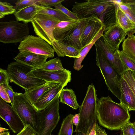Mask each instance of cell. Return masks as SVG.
<instances>
[{
    "mask_svg": "<svg viewBox=\"0 0 135 135\" xmlns=\"http://www.w3.org/2000/svg\"><path fill=\"white\" fill-rule=\"evenodd\" d=\"M44 70L48 71L65 70L61 62L58 57H56L46 62L40 68Z\"/></svg>",
    "mask_w": 135,
    "mask_h": 135,
    "instance_id": "obj_29",
    "label": "cell"
},
{
    "mask_svg": "<svg viewBox=\"0 0 135 135\" xmlns=\"http://www.w3.org/2000/svg\"><path fill=\"white\" fill-rule=\"evenodd\" d=\"M64 1V0H39L38 4L45 7H55Z\"/></svg>",
    "mask_w": 135,
    "mask_h": 135,
    "instance_id": "obj_38",
    "label": "cell"
},
{
    "mask_svg": "<svg viewBox=\"0 0 135 135\" xmlns=\"http://www.w3.org/2000/svg\"><path fill=\"white\" fill-rule=\"evenodd\" d=\"M104 55L117 73L120 76L127 70L119 56V50L112 48L108 44L103 36L94 44Z\"/></svg>",
    "mask_w": 135,
    "mask_h": 135,
    "instance_id": "obj_11",
    "label": "cell"
},
{
    "mask_svg": "<svg viewBox=\"0 0 135 135\" xmlns=\"http://www.w3.org/2000/svg\"><path fill=\"white\" fill-rule=\"evenodd\" d=\"M95 131L96 135H107L105 130L102 129L97 123L96 124Z\"/></svg>",
    "mask_w": 135,
    "mask_h": 135,
    "instance_id": "obj_43",
    "label": "cell"
},
{
    "mask_svg": "<svg viewBox=\"0 0 135 135\" xmlns=\"http://www.w3.org/2000/svg\"><path fill=\"white\" fill-rule=\"evenodd\" d=\"M8 129L4 128L1 127L0 128V132H1L5 131H8Z\"/></svg>",
    "mask_w": 135,
    "mask_h": 135,
    "instance_id": "obj_48",
    "label": "cell"
},
{
    "mask_svg": "<svg viewBox=\"0 0 135 135\" xmlns=\"http://www.w3.org/2000/svg\"><path fill=\"white\" fill-rule=\"evenodd\" d=\"M96 65L99 68L108 89L120 100V79L117 73L100 50L95 46Z\"/></svg>",
    "mask_w": 135,
    "mask_h": 135,
    "instance_id": "obj_6",
    "label": "cell"
},
{
    "mask_svg": "<svg viewBox=\"0 0 135 135\" xmlns=\"http://www.w3.org/2000/svg\"><path fill=\"white\" fill-rule=\"evenodd\" d=\"M38 13L52 16L57 18L60 21L74 20L59 10L50 7H45L40 11Z\"/></svg>",
    "mask_w": 135,
    "mask_h": 135,
    "instance_id": "obj_28",
    "label": "cell"
},
{
    "mask_svg": "<svg viewBox=\"0 0 135 135\" xmlns=\"http://www.w3.org/2000/svg\"><path fill=\"white\" fill-rule=\"evenodd\" d=\"M114 3L112 0H88L75 2L72 10L79 19L96 16L103 22L106 12Z\"/></svg>",
    "mask_w": 135,
    "mask_h": 135,
    "instance_id": "obj_5",
    "label": "cell"
},
{
    "mask_svg": "<svg viewBox=\"0 0 135 135\" xmlns=\"http://www.w3.org/2000/svg\"><path fill=\"white\" fill-rule=\"evenodd\" d=\"M61 91L45 108L37 111L40 122L38 135H51L60 120L59 99Z\"/></svg>",
    "mask_w": 135,
    "mask_h": 135,
    "instance_id": "obj_8",
    "label": "cell"
},
{
    "mask_svg": "<svg viewBox=\"0 0 135 135\" xmlns=\"http://www.w3.org/2000/svg\"><path fill=\"white\" fill-rule=\"evenodd\" d=\"M63 88L59 83L46 91L33 105L35 109L39 111L45 108Z\"/></svg>",
    "mask_w": 135,
    "mask_h": 135,
    "instance_id": "obj_19",
    "label": "cell"
},
{
    "mask_svg": "<svg viewBox=\"0 0 135 135\" xmlns=\"http://www.w3.org/2000/svg\"><path fill=\"white\" fill-rule=\"evenodd\" d=\"M16 11L15 7L7 2H0V18L6 16L14 14Z\"/></svg>",
    "mask_w": 135,
    "mask_h": 135,
    "instance_id": "obj_32",
    "label": "cell"
},
{
    "mask_svg": "<svg viewBox=\"0 0 135 135\" xmlns=\"http://www.w3.org/2000/svg\"><path fill=\"white\" fill-rule=\"evenodd\" d=\"M79 120L80 117L79 113L74 115L72 121L73 124L77 127L79 124Z\"/></svg>",
    "mask_w": 135,
    "mask_h": 135,
    "instance_id": "obj_44",
    "label": "cell"
},
{
    "mask_svg": "<svg viewBox=\"0 0 135 135\" xmlns=\"http://www.w3.org/2000/svg\"><path fill=\"white\" fill-rule=\"evenodd\" d=\"M4 85L6 91L11 101V103L12 106L14 104L15 92L13 91L12 87L9 84Z\"/></svg>",
    "mask_w": 135,
    "mask_h": 135,
    "instance_id": "obj_41",
    "label": "cell"
},
{
    "mask_svg": "<svg viewBox=\"0 0 135 135\" xmlns=\"http://www.w3.org/2000/svg\"><path fill=\"white\" fill-rule=\"evenodd\" d=\"M122 51L128 57L135 62V36H128L122 44Z\"/></svg>",
    "mask_w": 135,
    "mask_h": 135,
    "instance_id": "obj_26",
    "label": "cell"
},
{
    "mask_svg": "<svg viewBox=\"0 0 135 135\" xmlns=\"http://www.w3.org/2000/svg\"><path fill=\"white\" fill-rule=\"evenodd\" d=\"M16 135H36V134L32 127L30 126L27 125Z\"/></svg>",
    "mask_w": 135,
    "mask_h": 135,
    "instance_id": "obj_40",
    "label": "cell"
},
{
    "mask_svg": "<svg viewBox=\"0 0 135 135\" xmlns=\"http://www.w3.org/2000/svg\"><path fill=\"white\" fill-rule=\"evenodd\" d=\"M11 106L25 127L30 126L36 135H38L40 122L38 112L35 109L25 93L15 92L14 104Z\"/></svg>",
    "mask_w": 135,
    "mask_h": 135,
    "instance_id": "obj_3",
    "label": "cell"
},
{
    "mask_svg": "<svg viewBox=\"0 0 135 135\" xmlns=\"http://www.w3.org/2000/svg\"><path fill=\"white\" fill-rule=\"evenodd\" d=\"M120 135H135V126L134 123L129 121L121 128Z\"/></svg>",
    "mask_w": 135,
    "mask_h": 135,
    "instance_id": "obj_36",
    "label": "cell"
},
{
    "mask_svg": "<svg viewBox=\"0 0 135 135\" xmlns=\"http://www.w3.org/2000/svg\"><path fill=\"white\" fill-rule=\"evenodd\" d=\"M133 73V75L135 78V72L132 71Z\"/></svg>",
    "mask_w": 135,
    "mask_h": 135,
    "instance_id": "obj_49",
    "label": "cell"
},
{
    "mask_svg": "<svg viewBox=\"0 0 135 135\" xmlns=\"http://www.w3.org/2000/svg\"><path fill=\"white\" fill-rule=\"evenodd\" d=\"M59 83L47 82L42 85L28 90H25L24 93L33 105L46 91Z\"/></svg>",
    "mask_w": 135,
    "mask_h": 135,
    "instance_id": "obj_22",
    "label": "cell"
},
{
    "mask_svg": "<svg viewBox=\"0 0 135 135\" xmlns=\"http://www.w3.org/2000/svg\"><path fill=\"white\" fill-rule=\"evenodd\" d=\"M9 77L7 70L0 69V85L9 84Z\"/></svg>",
    "mask_w": 135,
    "mask_h": 135,
    "instance_id": "obj_39",
    "label": "cell"
},
{
    "mask_svg": "<svg viewBox=\"0 0 135 135\" xmlns=\"http://www.w3.org/2000/svg\"><path fill=\"white\" fill-rule=\"evenodd\" d=\"M29 74L47 82H56L60 84L64 88L71 81V73L69 70L48 71L40 68L33 69Z\"/></svg>",
    "mask_w": 135,
    "mask_h": 135,
    "instance_id": "obj_12",
    "label": "cell"
},
{
    "mask_svg": "<svg viewBox=\"0 0 135 135\" xmlns=\"http://www.w3.org/2000/svg\"><path fill=\"white\" fill-rule=\"evenodd\" d=\"M89 18H84L75 28L71 31L60 41H58L66 44L73 46L81 50L82 49L80 41L81 34L86 26Z\"/></svg>",
    "mask_w": 135,
    "mask_h": 135,
    "instance_id": "obj_17",
    "label": "cell"
},
{
    "mask_svg": "<svg viewBox=\"0 0 135 135\" xmlns=\"http://www.w3.org/2000/svg\"><path fill=\"white\" fill-rule=\"evenodd\" d=\"M105 27V26L104 25L91 41L87 45L82 48L80 51L78 57L74 58L73 67L75 70L79 71L83 67L84 65H81L83 60L97 41L103 35V33Z\"/></svg>",
    "mask_w": 135,
    "mask_h": 135,
    "instance_id": "obj_24",
    "label": "cell"
},
{
    "mask_svg": "<svg viewBox=\"0 0 135 135\" xmlns=\"http://www.w3.org/2000/svg\"><path fill=\"white\" fill-rule=\"evenodd\" d=\"M74 115L70 114L64 118L58 135H72L73 127L72 119Z\"/></svg>",
    "mask_w": 135,
    "mask_h": 135,
    "instance_id": "obj_30",
    "label": "cell"
},
{
    "mask_svg": "<svg viewBox=\"0 0 135 135\" xmlns=\"http://www.w3.org/2000/svg\"><path fill=\"white\" fill-rule=\"evenodd\" d=\"M59 100L61 102L75 110L79 108L80 106L78 103L74 91L71 89H63L60 94Z\"/></svg>",
    "mask_w": 135,
    "mask_h": 135,
    "instance_id": "obj_25",
    "label": "cell"
},
{
    "mask_svg": "<svg viewBox=\"0 0 135 135\" xmlns=\"http://www.w3.org/2000/svg\"><path fill=\"white\" fill-rule=\"evenodd\" d=\"M120 59L127 70L135 72V62L126 55L122 51L119 50Z\"/></svg>",
    "mask_w": 135,
    "mask_h": 135,
    "instance_id": "obj_33",
    "label": "cell"
},
{
    "mask_svg": "<svg viewBox=\"0 0 135 135\" xmlns=\"http://www.w3.org/2000/svg\"><path fill=\"white\" fill-rule=\"evenodd\" d=\"M39 1V0H18L15 3V7L16 11H18L34 4H38Z\"/></svg>",
    "mask_w": 135,
    "mask_h": 135,
    "instance_id": "obj_35",
    "label": "cell"
},
{
    "mask_svg": "<svg viewBox=\"0 0 135 135\" xmlns=\"http://www.w3.org/2000/svg\"><path fill=\"white\" fill-rule=\"evenodd\" d=\"M120 103L129 112L135 111V93L132 90L125 80L120 76Z\"/></svg>",
    "mask_w": 135,
    "mask_h": 135,
    "instance_id": "obj_18",
    "label": "cell"
},
{
    "mask_svg": "<svg viewBox=\"0 0 135 135\" xmlns=\"http://www.w3.org/2000/svg\"><path fill=\"white\" fill-rule=\"evenodd\" d=\"M10 132L8 131L0 132V135H10Z\"/></svg>",
    "mask_w": 135,
    "mask_h": 135,
    "instance_id": "obj_47",
    "label": "cell"
},
{
    "mask_svg": "<svg viewBox=\"0 0 135 135\" xmlns=\"http://www.w3.org/2000/svg\"><path fill=\"white\" fill-rule=\"evenodd\" d=\"M45 7L36 4L16 11L13 14L17 21L25 24L31 22L35 16Z\"/></svg>",
    "mask_w": 135,
    "mask_h": 135,
    "instance_id": "obj_21",
    "label": "cell"
},
{
    "mask_svg": "<svg viewBox=\"0 0 135 135\" xmlns=\"http://www.w3.org/2000/svg\"><path fill=\"white\" fill-rule=\"evenodd\" d=\"M60 21L52 16L38 13L31 22L35 34L54 48L57 46L58 43L53 32L55 26Z\"/></svg>",
    "mask_w": 135,
    "mask_h": 135,
    "instance_id": "obj_7",
    "label": "cell"
},
{
    "mask_svg": "<svg viewBox=\"0 0 135 135\" xmlns=\"http://www.w3.org/2000/svg\"><path fill=\"white\" fill-rule=\"evenodd\" d=\"M125 80L132 90L135 93V78L133 72L127 70L120 76Z\"/></svg>",
    "mask_w": 135,
    "mask_h": 135,
    "instance_id": "obj_34",
    "label": "cell"
},
{
    "mask_svg": "<svg viewBox=\"0 0 135 135\" xmlns=\"http://www.w3.org/2000/svg\"><path fill=\"white\" fill-rule=\"evenodd\" d=\"M27 24L17 21L0 22V42L4 44L21 42L29 35Z\"/></svg>",
    "mask_w": 135,
    "mask_h": 135,
    "instance_id": "obj_9",
    "label": "cell"
},
{
    "mask_svg": "<svg viewBox=\"0 0 135 135\" xmlns=\"http://www.w3.org/2000/svg\"><path fill=\"white\" fill-rule=\"evenodd\" d=\"M93 127H89L87 133L86 134H84L80 132H76L75 135H88L91 131Z\"/></svg>",
    "mask_w": 135,
    "mask_h": 135,
    "instance_id": "obj_46",
    "label": "cell"
},
{
    "mask_svg": "<svg viewBox=\"0 0 135 135\" xmlns=\"http://www.w3.org/2000/svg\"><path fill=\"white\" fill-rule=\"evenodd\" d=\"M96 123H95L94 124L91 131L88 135H96L95 131V128Z\"/></svg>",
    "mask_w": 135,
    "mask_h": 135,
    "instance_id": "obj_45",
    "label": "cell"
},
{
    "mask_svg": "<svg viewBox=\"0 0 135 135\" xmlns=\"http://www.w3.org/2000/svg\"><path fill=\"white\" fill-rule=\"evenodd\" d=\"M104 26L103 22L97 16L89 17L87 24L80 37L82 48L91 41Z\"/></svg>",
    "mask_w": 135,
    "mask_h": 135,
    "instance_id": "obj_15",
    "label": "cell"
},
{
    "mask_svg": "<svg viewBox=\"0 0 135 135\" xmlns=\"http://www.w3.org/2000/svg\"><path fill=\"white\" fill-rule=\"evenodd\" d=\"M126 33L117 23L105 27L103 36L112 48L119 50V45L125 39Z\"/></svg>",
    "mask_w": 135,
    "mask_h": 135,
    "instance_id": "obj_14",
    "label": "cell"
},
{
    "mask_svg": "<svg viewBox=\"0 0 135 135\" xmlns=\"http://www.w3.org/2000/svg\"><path fill=\"white\" fill-rule=\"evenodd\" d=\"M55 9L59 10L67 16L74 20H78L79 19L77 15L63 6L61 3L54 7Z\"/></svg>",
    "mask_w": 135,
    "mask_h": 135,
    "instance_id": "obj_37",
    "label": "cell"
},
{
    "mask_svg": "<svg viewBox=\"0 0 135 135\" xmlns=\"http://www.w3.org/2000/svg\"><path fill=\"white\" fill-rule=\"evenodd\" d=\"M117 4L124 14L135 23V0H122L120 3Z\"/></svg>",
    "mask_w": 135,
    "mask_h": 135,
    "instance_id": "obj_27",
    "label": "cell"
},
{
    "mask_svg": "<svg viewBox=\"0 0 135 135\" xmlns=\"http://www.w3.org/2000/svg\"><path fill=\"white\" fill-rule=\"evenodd\" d=\"M0 117L7 124L14 133L17 134L25 127L23 123L12 106L0 98Z\"/></svg>",
    "mask_w": 135,
    "mask_h": 135,
    "instance_id": "obj_13",
    "label": "cell"
},
{
    "mask_svg": "<svg viewBox=\"0 0 135 135\" xmlns=\"http://www.w3.org/2000/svg\"><path fill=\"white\" fill-rule=\"evenodd\" d=\"M116 21V23L123 30L128 36H132L135 33V23L132 22L119 8L118 4Z\"/></svg>",
    "mask_w": 135,
    "mask_h": 135,
    "instance_id": "obj_23",
    "label": "cell"
},
{
    "mask_svg": "<svg viewBox=\"0 0 135 135\" xmlns=\"http://www.w3.org/2000/svg\"><path fill=\"white\" fill-rule=\"evenodd\" d=\"M47 58L43 55L25 51H20L14 59L16 61L34 69L40 68L46 62Z\"/></svg>",
    "mask_w": 135,
    "mask_h": 135,
    "instance_id": "obj_16",
    "label": "cell"
},
{
    "mask_svg": "<svg viewBox=\"0 0 135 135\" xmlns=\"http://www.w3.org/2000/svg\"><path fill=\"white\" fill-rule=\"evenodd\" d=\"M33 68L20 62H12L8 65L7 70L10 81L28 90L45 83V81L28 74Z\"/></svg>",
    "mask_w": 135,
    "mask_h": 135,
    "instance_id": "obj_4",
    "label": "cell"
},
{
    "mask_svg": "<svg viewBox=\"0 0 135 135\" xmlns=\"http://www.w3.org/2000/svg\"><path fill=\"white\" fill-rule=\"evenodd\" d=\"M134 125L135 126V122H134Z\"/></svg>",
    "mask_w": 135,
    "mask_h": 135,
    "instance_id": "obj_50",
    "label": "cell"
},
{
    "mask_svg": "<svg viewBox=\"0 0 135 135\" xmlns=\"http://www.w3.org/2000/svg\"><path fill=\"white\" fill-rule=\"evenodd\" d=\"M97 117L99 123L110 130H118L129 121L128 110L109 96L101 97L97 102Z\"/></svg>",
    "mask_w": 135,
    "mask_h": 135,
    "instance_id": "obj_1",
    "label": "cell"
},
{
    "mask_svg": "<svg viewBox=\"0 0 135 135\" xmlns=\"http://www.w3.org/2000/svg\"><path fill=\"white\" fill-rule=\"evenodd\" d=\"M98 100L94 86L90 85L79 111L80 120L74 132L86 133L89 127L97 123V102Z\"/></svg>",
    "mask_w": 135,
    "mask_h": 135,
    "instance_id": "obj_2",
    "label": "cell"
},
{
    "mask_svg": "<svg viewBox=\"0 0 135 135\" xmlns=\"http://www.w3.org/2000/svg\"><path fill=\"white\" fill-rule=\"evenodd\" d=\"M0 96L1 98L5 102L9 103H11L4 84L0 85Z\"/></svg>",
    "mask_w": 135,
    "mask_h": 135,
    "instance_id": "obj_42",
    "label": "cell"
},
{
    "mask_svg": "<svg viewBox=\"0 0 135 135\" xmlns=\"http://www.w3.org/2000/svg\"><path fill=\"white\" fill-rule=\"evenodd\" d=\"M64 55L70 57L77 58L81 51L73 46L68 45L57 41Z\"/></svg>",
    "mask_w": 135,
    "mask_h": 135,
    "instance_id": "obj_31",
    "label": "cell"
},
{
    "mask_svg": "<svg viewBox=\"0 0 135 135\" xmlns=\"http://www.w3.org/2000/svg\"><path fill=\"white\" fill-rule=\"evenodd\" d=\"M18 49L43 55L48 58L54 56L55 51L49 44L39 37L29 35L20 42Z\"/></svg>",
    "mask_w": 135,
    "mask_h": 135,
    "instance_id": "obj_10",
    "label": "cell"
},
{
    "mask_svg": "<svg viewBox=\"0 0 135 135\" xmlns=\"http://www.w3.org/2000/svg\"></svg>",
    "mask_w": 135,
    "mask_h": 135,
    "instance_id": "obj_51",
    "label": "cell"
},
{
    "mask_svg": "<svg viewBox=\"0 0 135 135\" xmlns=\"http://www.w3.org/2000/svg\"><path fill=\"white\" fill-rule=\"evenodd\" d=\"M60 21L55 26L53 34L57 41H60L71 31L76 28L84 19Z\"/></svg>",
    "mask_w": 135,
    "mask_h": 135,
    "instance_id": "obj_20",
    "label": "cell"
}]
</instances>
